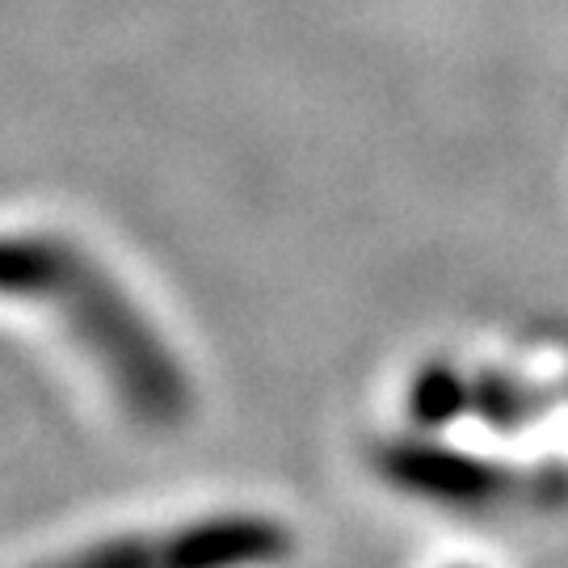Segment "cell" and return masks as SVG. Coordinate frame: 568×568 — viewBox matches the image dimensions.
I'll return each instance as SVG.
<instances>
[{
    "label": "cell",
    "instance_id": "cell-1",
    "mask_svg": "<svg viewBox=\"0 0 568 568\" xmlns=\"http://www.w3.org/2000/svg\"><path fill=\"white\" fill-rule=\"evenodd\" d=\"M0 295L51 312L135 422L152 429L185 422L194 405L185 366L81 244L51 232L0 236Z\"/></svg>",
    "mask_w": 568,
    "mask_h": 568
},
{
    "label": "cell",
    "instance_id": "cell-2",
    "mask_svg": "<svg viewBox=\"0 0 568 568\" xmlns=\"http://www.w3.org/2000/svg\"><path fill=\"white\" fill-rule=\"evenodd\" d=\"M295 548L291 530L265 514H215L185 527L119 535L39 568H270Z\"/></svg>",
    "mask_w": 568,
    "mask_h": 568
},
{
    "label": "cell",
    "instance_id": "cell-3",
    "mask_svg": "<svg viewBox=\"0 0 568 568\" xmlns=\"http://www.w3.org/2000/svg\"><path fill=\"white\" fill-rule=\"evenodd\" d=\"M379 471L408 497H426L450 509H493L497 501H509L518 476L501 467H488L467 455L426 447V443H392L379 455Z\"/></svg>",
    "mask_w": 568,
    "mask_h": 568
}]
</instances>
